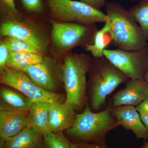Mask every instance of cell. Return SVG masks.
<instances>
[{"label": "cell", "instance_id": "30bf717a", "mask_svg": "<svg viewBox=\"0 0 148 148\" xmlns=\"http://www.w3.org/2000/svg\"><path fill=\"white\" fill-rule=\"evenodd\" d=\"M148 99V83L145 80L130 79L124 88L114 95L113 107L137 106Z\"/></svg>", "mask_w": 148, "mask_h": 148}, {"label": "cell", "instance_id": "7a4b0ae2", "mask_svg": "<svg viewBox=\"0 0 148 148\" xmlns=\"http://www.w3.org/2000/svg\"><path fill=\"white\" fill-rule=\"evenodd\" d=\"M118 125L110 108L94 112L87 106L82 113L76 114L73 125L66 132L72 139L80 142L106 144L107 133Z\"/></svg>", "mask_w": 148, "mask_h": 148}, {"label": "cell", "instance_id": "1f68e13d", "mask_svg": "<svg viewBox=\"0 0 148 148\" xmlns=\"http://www.w3.org/2000/svg\"><path fill=\"white\" fill-rule=\"evenodd\" d=\"M140 148H148V142H145L144 145Z\"/></svg>", "mask_w": 148, "mask_h": 148}, {"label": "cell", "instance_id": "d6a6232c", "mask_svg": "<svg viewBox=\"0 0 148 148\" xmlns=\"http://www.w3.org/2000/svg\"><path fill=\"white\" fill-rule=\"evenodd\" d=\"M2 110V108L1 106V105H0V110Z\"/></svg>", "mask_w": 148, "mask_h": 148}, {"label": "cell", "instance_id": "2e32d148", "mask_svg": "<svg viewBox=\"0 0 148 148\" xmlns=\"http://www.w3.org/2000/svg\"><path fill=\"white\" fill-rule=\"evenodd\" d=\"M42 136L34 128L27 126L17 135L6 140V148H38Z\"/></svg>", "mask_w": 148, "mask_h": 148}, {"label": "cell", "instance_id": "d6986e66", "mask_svg": "<svg viewBox=\"0 0 148 148\" xmlns=\"http://www.w3.org/2000/svg\"><path fill=\"white\" fill-rule=\"evenodd\" d=\"M43 61V58L40 53L10 52L7 64L11 69L21 71L29 66Z\"/></svg>", "mask_w": 148, "mask_h": 148}, {"label": "cell", "instance_id": "5bb4252c", "mask_svg": "<svg viewBox=\"0 0 148 148\" xmlns=\"http://www.w3.org/2000/svg\"><path fill=\"white\" fill-rule=\"evenodd\" d=\"M49 103L33 102L28 112V126L32 127L43 136L50 133L49 126Z\"/></svg>", "mask_w": 148, "mask_h": 148}, {"label": "cell", "instance_id": "f1b7e54d", "mask_svg": "<svg viewBox=\"0 0 148 148\" xmlns=\"http://www.w3.org/2000/svg\"><path fill=\"white\" fill-rule=\"evenodd\" d=\"M140 116H141V120L147 130L148 134V114L140 115Z\"/></svg>", "mask_w": 148, "mask_h": 148}, {"label": "cell", "instance_id": "cb8c5ba5", "mask_svg": "<svg viewBox=\"0 0 148 148\" xmlns=\"http://www.w3.org/2000/svg\"><path fill=\"white\" fill-rule=\"evenodd\" d=\"M0 2L11 14L16 17L20 16V13L16 8L14 0H0Z\"/></svg>", "mask_w": 148, "mask_h": 148}, {"label": "cell", "instance_id": "277c9868", "mask_svg": "<svg viewBox=\"0 0 148 148\" xmlns=\"http://www.w3.org/2000/svg\"><path fill=\"white\" fill-rule=\"evenodd\" d=\"M88 72L90 104L93 111L99 110L107 97L128 79L104 56L92 57Z\"/></svg>", "mask_w": 148, "mask_h": 148}, {"label": "cell", "instance_id": "8fae6325", "mask_svg": "<svg viewBox=\"0 0 148 148\" xmlns=\"http://www.w3.org/2000/svg\"><path fill=\"white\" fill-rule=\"evenodd\" d=\"M75 110L71 106L61 101L49 103V126L51 132H62L70 128L75 118Z\"/></svg>", "mask_w": 148, "mask_h": 148}, {"label": "cell", "instance_id": "ffe728a7", "mask_svg": "<svg viewBox=\"0 0 148 148\" xmlns=\"http://www.w3.org/2000/svg\"><path fill=\"white\" fill-rule=\"evenodd\" d=\"M148 41V0H140L129 10Z\"/></svg>", "mask_w": 148, "mask_h": 148}, {"label": "cell", "instance_id": "9c48e42d", "mask_svg": "<svg viewBox=\"0 0 148 148\" xmlns=\"http://www.w3.org/2000/svg\"><path fill=\"white\" fill-rule=\"evenodd\" d=\"M111 111L118 125L126 130H131L137 139L148 140L147 131L135 106H119L111 109Z\"/></svg>", "mask_w": 148, "mask_h": 148}, {"label": "cell", "instance_id": "8992f818", "mask_svg": "<svg viewBox=\"0 0 148 148\" xmlns=\"http://www.w3.org/2000/svg\"><path fill=\"white\" fill-rule=\"evenodd\" d=\"M98 30L95 24L56 21L52 24L51 37L56 46L66 52L80 45L85 47L92 44Z\"/></svg>", "mask_w": 148, "mask_h": 148}, {"label": "cell", "instance_id": "ba28073f", "mask_svg": "<svg viewBox=\"0 0 148 148\" xmlns=\"http://www.w3.org/2000/svg\"><path fill=\"white\" fill-rule=\"evenodd\" d=\"M0 83L16 89L33 102L51 103L61 100V95L43 89L22 71L4 68L0 76Z\"/></svg>", "mask_w": 148, "mask_h": 148}, {"label": "cell", "instance_id": "4fadbf2b", "mask_svg": "<svg viewBox=\"0 0 148 148\" xmlns=\"http://www.w3.org/2000/svg\"><path fill=\"white\" fill-rule=\"evenodd\" d=\"M28 112L0 110V139L8 140L28 126Z\"/></svg>", "mask_w": 148, "mask_h": 148}, {"label": "cell", "instance_id": "836d02e7", "mask_svg": "<svg viewBox=\"0 0 148 148\" xmlns=\"http://www.w3.org/2000/svg\"><path fill=\"white\" fill-rule=\"evenodd\" d=\"M133 1H138V0H133Z\"/></svg>", "mask_w": 148, "mask_h": 148}, {"label": "cell", "instance_id": "6da1fadb", "mask_svg": "<svg viewBox=\"0 0 148 148\" xmlns=\"http://www.w3.org/2000/svg\"><path fill=\"white\" fill-rule=\"evenodd\" d=\"M106 6V14L110 24L112 42L116 47L135 51L147 46V41L129 10L116 3H107Z\"/></svg>", "mask_w": 148, "mask_h": 148}, {"label": "cell", "instance_id": "44dd1931", "mask_svg": "<svg viewBox=\"0 0 148 148\" xmlns=\"http://www.w3.org/2000/svg\"><path fill=\"white\" fill-rule=\"evenodd\" d=\"M5 43L10 52H28L37 53H41L40 51L33 45L24 40L8 37L6 39Z\"/></svg>", "mask_w": 148, "mask_h": 148}, {"label": "cell", "instance_id": "3957f363", "mask_svg": "<svg viewBox=\"0 0 148 148\" xmlns=\"http://www.w3.org/2000/svg\"><path fill=\"white\" fill-rule=\"evenodd\" d=\"M91 58L82 53H66L61 67V77L66 92L65 103L74 109L83 105L86 96V75Z\"/></svg>", "mask_w": 148, "mask_h": 148}, {"label": "cell", "instance_id": "ac0fdd59", "mask_svg": "<svg viewBox=\"0 0 148 148\" xmlns=\"http://www.w3.org/2000/svg\"><path fill=\"white\" fill-rule=\"evenodd\" d=\"M111 42L110 24L108 20L103 28L95 33L92 44L85 47V49L90 52L93 58H101L104 56V51Z\"/></svg>", "mask_w": 148, "mask_h": 148}, {"label": "cell", "instance_id": "f546056e", "mask_svg": "<svg viewBox=\"0 0 148 148\" xmlns=\"http://www.w3.org/2000/svg\"><path fill=\"white\" fill-rule=\"evenodd\" d=\"M0 148H6V141L0 139Z\"/></svg>", "mask_w": 148, "mask_h": 148}, {"label": "cell", "instance_id": "9a60e30c", "mask_svg": "<svg viewBox=\"0 0 148 148\" xmlns=\"http://www.w3.org/2000/svg\"><path fill=\"white\" fill-rule=\"evenodd\" d=\"M21 71L43 89L51 92L55 90V79L50 68L44 60L40 63L25 68Z\"/></svg>", "mask_w": 148, "mask_h": 148}, {"label": "cell", "instance_id": "d4e9b609", "mask_svg": "<svg viewBox=\"0 0 148 148\" xmlns=\"http://www.w3.org/2000/svg\"><path fill=\"white\" fill-rule=\"evenodd\" d=\"M10 52L4 42L0 43V69L4 68L7 63Z\"/></svg>", "mask_w": 148, "mask_h": 148}, {"label": "cell", "instance_id": "83f0119b", "mask_svg": "<svg viewBox=\"0 0 148 148\" xmlns=\"http://www.w3.org/2000/svg\"><path fill=\"white\" fill-rule=\"evenodd\" d=\"M136 110L140 115L148 114V99L136 107Z\"/></svg>", "mask_w": 148, "mask_h": 148}, {"label": "cell", "instance_id": "52a82bcc", "mask_svg": "<svg viewBox=\"0 0 148 148\" xmlns=\"http://www.w3.org/2000/svg\"><path fill=\"white\" fill-rule=\"evenodd\" d=\"M104 56L130 79L144 80L148 61V45L139 51L106 49Z\"/></svg>", "mask_w": 148, "mask_h": 148}, {"label": "cell", "instance_id": "7402d4cb", "mask_svg": "<svg viewBox=\"0 0 148 148\" xmlns=\"http://www.w3.org/2000/svg\"><path fill=\"white\" fill-rule=\"evenodd\" d=\"M43 137L44 148H71V143L62 132H51Z\"/></svg>", "mask_w": 148, "mask_h": 148}, {"label": "cell", "instance_id": "603a6c76", "mask_svg": "<svg viewBox=\"0 0 148 148\" xmlns=\"http://www.w3.org/2000/svg\"><path fill=\"white\" fill-rule=\"evenodd\" d=\"M22 5L28 12L32 13L40 12L43 10L42 0H21Z\"/></svg>", "mask_w": 148, "mask_h": 148}, {"label": "cell", "instance_id": "4316f807", "mask_svg": "<svg viewBox=\"0 0 148 148\" xmlns=\"http://www.w3.org/2000/svg\"><path fill=\"white\" fill-rule=\"evenodd\" d=\"M79 1L100 10L106 4L105 0H79Z\"/></svg>", "mask_w": 148, "mask_h": 148}, {"label": "cell", "instance_id": "484cf974", "mask_svg": "<svg viewBox=\"0 0 148 148\" xmlns=\"http://www.w3.org/2000/svg\"><path fill=\"white\" fill-rule=\"evenodd\" d=\"M71 148H109L106 144H96L86 142L71 144Z\"/></svg>", "mask_w": 148, "mask_h": 148}, {"label": "cell", "instance_id": "7c38bea8", "mask_svg": "<svg viewBox=\"0 0 148 148\" xmlns=\"http://www.w3.org/2000/svg\"><path fill=\"white\" fill-rule=\"evenodd\" d=\"M0 35L26 41L40 52L43 49L44 43L38 34L29 26L17 21L8 20L3 23L0 27Z\"/></svg>", "mask_w": 148, "mask_h": 148}, {"label": "cell", "instance_id": "e0dca14e", "mask_svg": "<svg viewBox=\"0 0 148 148\" xmlns=\"http://www.w3.org/2000/svg\"><path fill=\"white\" fill-rule=\"evenodd\" d=\"M0 98L3 105L2 110L29 112L33 101L15 91L3 88L0 89Z\"/></svg>", "mask_w": 148, "mask_h": 148}, {"label": "cell", "instance_id": "4dcf8cb0", "mask_svg": "<svg viewBox=\"0 0 148 148\" xmlns=\"http://www.w3.org/2000/svg\"><path fill=\"white\" fill-rule=\"evenodd\" d=\"M147 45H148V42L147 43ZM145 81L148 83V64H147V72H146L145 76V79H144Z\"/></svg>", "mask_w": 148, "mask_h": 148}, {"label": "cell", "instance_id": "5b68a950", "mask_svg": "<svg viewBox=\"0 0 148 148\" xmlns=\"http://www.w3.org/2000/svg\"><path fill=\"white\" fill-rule=\"evenodd\" d=\"M46 1L51 12L59 21L92 25L105 23L108 20L106 13L79 1Z\"/></svg>", "mask_w": 148, "mask_h": 148}]
</instances>
